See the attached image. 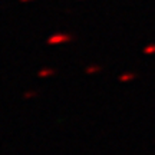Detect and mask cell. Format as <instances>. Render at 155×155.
<instances>
[{"label":"cell","mask_w":155,"mask_h":155,"mask_svg":"<svg viewBox=\"0 0 155 155\" xmlns=\"http://www.w3.org/2000/svg\"><path fill=\"white\" fill-rule=\"evenodd\" d=\"M56 71L55 69H50V68H43V69H40L38 72V76L39 78H48V76H52V75H55Z\"/></svg>","instance_id":"2"},{"label":"cell","mask_w":155,"mask_h":155,"mask_svg":"<svg viewBox=\"0 0 155 155\" xmlns=\"http://www.w3.org/2000/svg\"><path fill=\"white\" fill-rule=\"evenodd\" d=\"M22 3H28V2H33V0H20Z\"/></svg>","instance_id":"6"},{"label":"cell","mask_w":155,"mask_h":155,"mask_svg":"<svg viewBox=\"0 0 155 155\" xmlns=\"http://www.w3.org/2000/svg\"><path fill=\"white\" fill-rule=\"evenodd\" d=\"M35 96H38V92H33V91L25 92V95H23V98H26V99H29V98H35Z\"/></svg>","instance_id":"4"},{"label":"cell","mask_w":155,"mask_h":155,"mask_svg":"<svg viewBox=\"0 0 155 155\" xmlns=\"http://www.w3.org/2000/svg\"><path fill=\"white\" fill-rule=\"evenodd\" d=\"M132 78H134L132 73H125V75H121V76H119V81H122V82H124V81H128V79H132Z\"/></svg>","instance_id":"5"},{"label":"cell","mask_w":155,"mask_h":155,"mask_svg":"<svg viewBox=\"0 0 155 155\" xmlns=\"http://www.w3.org/2000/svg\"><path fill=\"white\" fill-rule=\"evenodd\" d=\"M72 40H73V36H72V35H69V33H61V32H58V33L49 36V39H48V45L69 43V42H72Z\"/></svg>","instance_id":"1"},{"label":"cell","mask_w":155,"mask_h":155,"mask_svg":"<svg viewBox=\"0 0 155 155\" xmlns=\"http://www.w3.org/2000/svg\"><path fill=\"white\" fill-rule=\"evenodd\" d=\"M102 68L98 66V65H92V66H88L86 69H85V72L88 73V75H92V73H96V72H99Z\"/></svg>","instance_id":"3"}]
</instances>
